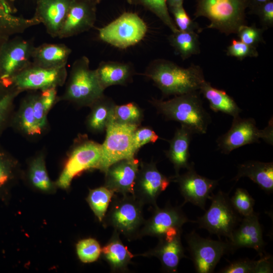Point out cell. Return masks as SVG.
I'll return each instance as SVG.
<instances>
[{
    "instance_id": "1",
    "label": "cell",
    "mask_w": 273,
    "mask_h": 273,
    "mask_svg": "<svg viewBox=\"0 0 273 273\" xmlns=\"http://www.w3.org/2000/svg\"><path fill=\"white\" fill-rule=\"evenodd\" d=\"M144 75L151 79L164 96H178L199 90L205 81L201 67L192 64L183 68L165 59H156Z\"/></svg>"
},
{
    "instance_id": "2",
    "label": "cell",
    "mask_w": 273,
    "mask_h": 273,
    "mask_svg": "<svg viewBox=\"0 0 273 273\" xmlns=\"http://www.w3.org/2000/svg\"><path fill=\"white\" fill-rule=\"evenodd\" d=\"M199 90L175 96L168 100L153 99L151 103L166 120L179 122L193 133L205 134L211 122L203 106Z\"/></svg>"
},
{
    "instance_id": "3",
    "label": "cell",
    "mask_w": 273,
    "mask_h": 273,
    "mask_svg": "<svg viewBox=\"0 0 273 273\" xmlns=\"http://www.w3.org/2000/svg\"><path fill=\"white\" fill-rule=\"evenodd\" d=\"M249 0H197L195 18H207L210 22L206 28L215 29L226 35L236 34L246 24L245 11Z\"/></svg>"
},
{
    "instance_id": "4",
    "label": "cell",
    "mask_w": 273,
    "mask_h": 273,
    "mask_svg": "<svg viewBox=\"0 0 273 273\" xmlns=\"http://www.w3.org/2000/svg\"><path fill=\"white\" fill-rule=\"evenodd\" d=\"M102 86L95 70L89 67V61L82 56L73 63L62 99L80 107H90L103 97Z\"/></svg>"
},
{
    "instance_id": "5",
    "label": "cell",
    "mask_w": 273,
    "mask_h": 273,
    "mask_svg": "<svg viewBox=\"0 0 273 273\" xmlns=\"http://www.w3.org/2000/svg\"><path fill=\"white\" fill-rule=\"evenodd\" d=\"M102 222L104 226L112 227L128 240L139 238L145 222L143 207L144 205L132 194L116 196L114 194Z\"/></svg>"
},
{
    "instance_id": "6",
    "label": "cell",
    "mask_w": 273,
    "mask_h": 273,
    "mask_svg": "<svg viewBox=\"0 0 273 273\" xmlns=\"http://www.w3.org/2000/svg\"><path fill=\"white\" fill-rule=\"evenodd\" d=\"M209 199V208L195 222L210 234L224 236L230 240L242 218L233 207L227 194L219 191L215 194L212 193Z\"/></svg>"
},
{
    "instance_id": "7",
    "label": "cell",
    "mask_w": 273,
    "mask_h": 273,
    "mask_svg": "<svg viewBox=\"0 0 273 273\" xmlns=\"http://www.w3.org/2000/svg\"><path fill=\"white\" fill-rule=\"evenodd\" d=\"M138 125L111 122L106 128L105 141L101 144V157L97 169L105 173L112 164L134 157L132 137Z\"/></svg>"
},
{
    "instance_id": "8",
    "label": "cell",
    "mask_w": 273,
    "mask_h": 273,
    "mask_svg": "<svg viewBox=\"0 0 273 273\" xmlns=\"http://www.w3.org/2000/svg\"><path fill=\"white\" fill-rule=\"evenodd\" d=\"M272 120L263 129H259L255 121L252 118H241L239 116L234 117L230 129L216 140L218 149L221 152L229 154L232 151L242 146L259 143L263 139L266 143L272 145Z\"/></svg>"
},
{
    "instance_id": "9",
    "label": "cell",
    "mask_w": 273,
    "mask_h": 273,
    "mask_svg": "<svg viewBox=\"0 0 273 273\" xmlns=\"http://www.w3.org/2000/svg\"><path fill=\"white\" fill-rule=\"evenodd\" d=\"M147 26L136 14L125 12L99 29V38L115 47L125 49L133 46L146 35Z\"/></svg>"
},
{
    "instance_id": "10",
    "label": "cell",
    "mask_w": 273,
    "mask_h": 273,
    "mask_svg": "<svg viewBox=\"0 0 273 273\" xmlns=\"http://www.w3.org/2000/svg\"><path fill=\"white\" fill-rule=\"evenodd\" d=\"M101 157V144L83 137L73 146L56 185L68 188L73 179L82 172L98 169Z\"/></svg>"
},
{
    "instance_id": "11",
    "label": "cell",
    "mask_w": 273,
    "mask_h": 273,
    "mask_svg": "<svg viewBox=\"0 0 273 273\" xmlns=\"http://www.w3.org/2000/svg\"><path fill=\"white\" fill-rule=\"evenodd\" d=\"M186 240L195 268L199 273L212 272L224 254L235 251L228 240L202 238L195 231L187 234Z\"/></svg>"
},
{
    "instance_id": "12",
    "label": "cell",
    "mask_w": 273,
    "mask_h": 273,
    "mask_svg": "<svg viewBox=\"0 0 273 273\" xmlns=\"http://www.w3.org/2000/svg\"><path fill=\"white\" fill-rule=\"evenodd\" d=\"M29 40L16 36L7 39L0 51V78L5 87L12 78L31 62L34 48Z\"/></svg>"
},
{
    "instance_id": "13",
    "label": "cell",
    "mask_w": 273,
    "mask_h": 273,
    "mask_svg": "<svg viewBox=\"0 0 273 273\" xmlns=\"http://www.w3.org/2000/svg\"><path fill=\"white\" fill-rule=\"evenodd\" d=\"M66 66L45 68L35 65L31 62L12 78L10 86L20 92L26 90L42 91L57 88L63 85L67 80Z\"/></svg>"
},
{
    "instance_id": "14",
    "label": "cell",
    "mask_w": 273,
    "mask_h": 273,
    "mask_svg": "<svg viewBox=\"0 0 273 273\" xmlns=\"http://www.w3.org/2000/svg\"><path fill=\"white\" fill-rule=\"evenodd\" d=\"M192 221L180 207H173L169 204L160 208L157 205L154 207L150 217L145 220L139 238L149 236L159 239L173 236L182 233V226L185 223Z\"/></svg>"
},
{
    "instance_id": "15",
    "label": "cell",
    "mask_w": 273,
    "mask_h": 273,
    "mask_svg": "<svg viewBox=\"0 0 273 273\" xmlns=\"http://www.w3.org/2000/svg\"><path fill=\"white\" fill-rule=\"evenodd\" d=\"M171 181L158 169L156 163L141 162L135 178L132 195L144 205H157L156 201Z\"/></svg>"
},
{
    "instance_id": "16",
    "label": "cell",
    "mask_w": 273,
    "mask_h": 273,
    "mask_svg": "<svg viewBox=\"0 0 273 273\" xmlns=\"http://www.w3.org/2000/svg\"><path fill=\"white\" fill-rule=\"evenodd\" d=\"M171 179V181L177 183L185 200L184 204L190 202L203 210L207 200L210 199L218 184V180L210 179L198 174L193 162H191L186 173L175 175Z\"/></svg>"
},
{
    "instance_id": "17",
    "label": "cell",
    "mask_w": 273,
    "mask_h": 273,
    "mask_svg": "<svg viewBox=\"0 0 273 273\" xmlns=\"http://www.w3.org/2000/svg\"><path fill=\"white\" fill-rule=\"evenodd\" d=\"M97 3L93 0H73L58 37L69 38L90 29L96 20Z\"/></svg>"
},
{
    "instance_id": "18",
    "label": "cell",
    "mask_w": 273,
    "mask_h": 273,
    "mask_svg": "<svg viewBox=\"0 0 273 273\" xmlns=\"http://www.w3.org/2000/svg\"><path fill=\"white\" fill-rule=\"evenodd\" d=\"M140 163L138 159L132 157L112 164L104 173V186L114 193L132 195Z\"/></svg>"
},
{
    "instance_id": "19",
    "label": "cell",
    "mask_w": 273,
    "mask_h": 273,
    "mask_svg": "<svg viewBox=\"0 0 273 273\" xmlns=\"http://www.w3.org/2000/svg\"><path fill=\"white\" fill-rule=\"evenodd\" d=\"M73 0H36L33 17L52 37H58Z\"/></svg>"
},
{
    "instance_id": "20",
    "label": "cell",
    "mask_w": 273,
    "mask_h": 273,
    "mask_svg": "<svg viewBox=\"0 0 273 273\" xmlns=\"http://www.w3.org/2000/svg\"><path fill=\"white\" fill-rule=\"evenodd\" d=\"M240 222L229 240L234 250L242 247L250 248L257 251L260 257L264 255L265 243L258 214L254 212L251 215L243 216Z\"/></svg>"
},
{
    "instance_id": "21",
    "label": "cell",
    "mask_w": 273,
    "mask_h": 273,
    "mask_svg": "<svg viewBox=\"0 0 273 273\" xmlns=\"http://www.w3.org/2000/svg\"><path fill=\"white\" fill-rule=\"evenodd\" d=\"M181 234L172 238L159 239L158 243L154 248L140 255L155 256L160 260L163 270L168 272H176L180 260L183 258H188L184 253Z\"/></svg>"
},
{
    "instance_id": "22",
    "label": "cell",
    "mask_w": 273,
    "mask_h": 273,
    "mask_svg": "<svg viewBox=\"0 0 273 273\" xmlns=\"http://www.w3.org/2000/svg\"><path fill=\"white\" fill-rule=\"evenodd\" d=\"M38 24L33 17L18 16L10 0H0V38H9Z\"/></svg>"
},
{
    "instance_id": "23",
    "label": "cell",
    "mask_w": 273,
    "mask_h": 273,
    "mask_svg": "<svg viewBox=\"0 0 273 273\" xmlns=\"http://www.w3.org/2000/svg\"><path fill=\"white\" fill-rule=\"evenodd\" d=\"M193 132L181 125L177 128L173 137L169 141V149L165 152L166 157L173 165L175 175L179 174L181 168L188 169L191 165L189 162L190 156L189 146Z\"/></svg>"
},
{
    "instance_id": "24",
    "label": "cell",
    "mask_w": 273,
    "mask_h": 273,
    "mask_svg": "<svg viewBox=\"0 0 273 273\" xmlns=\"http://www.w3.org/2000/svg\"><path fill=\"white\" fill-rule=\"evenodd\" d=\"M71 52L68 46L63 43H43L34 47L31 63L45 68L66 66Z\"/></svg>"
},
{
    "instance_id": "25",
    "label": "cell",
    "mask_w": 273,
    "mask_h": 273,
    "mask_svg": "<svg viewBox=\"0 0 273 273\" xmlns=\"http://www.w3.org/2000/svg\"><path fill=\"white\" fill-rule=\"evenodd\" d=\"M247 177L267 193L273 191V163L249 161L239 164L238 172L233 179L237 181Z\"/></svg>"
},
{
    "instance_id": "26",
    "label": "cell",
    "mask_w": 273,
    "mask_h": 273,
    "mask_svg": "<svg viewBox=\"0 0 273 273\" xmlns=\"http://www.w3.org/2000/svg\"><path fill=\"white\" fill-rule=\"evenodd\" d=\"M96 71L104 89L112 85L128 84L132 80L134 72L129 64L114 61L101 62Z\"/></svg>"
},
{
    "instance_id": "27",
    "label": "cell",
    "mask_w": 273,
    "mask_h": 273,
    "mask_svg": "<svg viewBox=\"0 0 273 273\" xmlns=\"http://www.w3.org/2000/svg\"><path fill=\"white\" fill-rule=\"evenodd\" d=\"M101 255L114 271L127 270L134 256L122 242L119 233L115 230L108 242L102 248Z\"/></svg>"
},
{
    "instance_id": "28",
    "label": "cell",
    "mask_w": 273,
    "mask_h": 273,
    "mask_svg": "<svg viewBox=\"0 0 273 273\" xmlns=\"http://www.w3.org/2000/svg\"><path fill=\"white\" fill-rule=\"evenodd\" d=\"M199 92L208 100L210 108L214 112H221L234 117L239 116L242 110L234 99L224 90L213 87L206 80Z\"/></svg>"
},
{
    "instance_id": "29",
    "label": "cell",
    "mask_w": 273,
    "mask_h": 273,
    "mask_svg": "<svg viewBox=\"0 0 273 273\" xmlns=\"http://www.w3.org/2000/svg\"><path fill=\"white\" fill-rule=\"evenodd\" d=\"M116 104L110 98L104 95L90 107L86 124L92 132L101 133L106 129L112 122L114 107Z\"/></svg>"
},
{
    "instance_id": "30",
    "label": "cell",
    "mask_w": 273,
    "mask_h": 273,
    "mask_svg": "<svg viewBox=\"0 0 273 273\" xmlns=\"http://www.w3.org/2000/svg\"><path fill=\"white\" fill-rule=\"evenodd\" d=\"M168 40L176 54L183 60L200 53L199 37L196 32L178 30L172 32Z\"/></svg>"
},
{
    "instance_id": "31",
    "label": "cell",
    "mask_w": 273,
    "mask_h": 273,
    "mask_svg": "<svg viewBox=\"0 0 273 273\" xmlns=\"http://www.w3.org/2000/svg\"><path fill=\"white\" fill-rule=\"evenodd\" d=\"M271 257L263 255L258 260L240 259L231 262L220 270L221 273H268L272 271Z\"/></svg>"
},
{
    "instance_id": "32",
    "label": "cell",
    "mask_w": 273,
    "mask_h": 273,
    "mask_svg": "<svg viewBox=\"0 0 273 273\" xmlns=\"http://www.w3.org/2000/svg\"><path fill=\"white\" fill-rule=\"evenodd\" d=\"M33 96L22 102L18 113V125L22 131L28 135L39 134L42 130L36 120L33 108Z\"/></svg>"
},
{
    "instance_id": "33",
    "label": "cell",
    "mask_w": 273,
    "mask_h": 273,
    "mask_svg": "<svg viewBox=\"0 0 273 273\" xmlns=\"http://www.w3.org/2000/svg\"><path fill=\"white\" fill-rule=\"evenodd\" d=\"M114 194L105 186L89 190L86 201L100 222H102Z\"/></svg>"
},
{
    "instance_id": "34",
    "label": "cell",
    "mask_w": 273,
    "mask_h": 273,
    "mask_svg": "<svg viewBox=\"0 0 273 273\" xmlns=\"http://www.w3.org/2000/svg\"><path fill=\"white\" fill-rule=\"evenodd\" d=\"M143 118V110L137 104L130 102L115 105L112 122L140 126Z\"/></svg>"
},
{
    "instance_id": "35",
    "label": "cell",
    "mask_w": 273,
    "mask_h": 273,
    "mask_svg": "<svg viewBox=\"0 0 273 273\" xmlns=\"http://www.w3.org/2000/svg\"><path fill=\"white\" fill-rule=\"evenodd\" d=\"M29 177L32 185L40 190L50 191L53 188V183L47 171L42 155L37 156L31 162Z\"/></svg>"
},
{
    "instance_id": "36",
    "label": "cell",
    "mask_w": 273,
    "mask_h": 273,
    "mask_svg": "<svg viewBox=\"0 0 273 273\" xmlns=\"http://www.w3.org/2000/svg\"><path fill=\"white\" fill-rule=\"evenodd\" d=\"M132 4L143 6L155 14L172 32L178 30L169 12L166 0H128Z\"/></svg>"
},
{
    "instance_id": "37",
    "label": "cell",
    "mask_w": 273,
    "mask_h": 273,
    "mask_svg": "<svg viewBox=\"0 0 273 273\" xmlns=\"http://www.w3.org/2000/svg\"><path fill=\"white\" fill-rule=\"evenodd\" d=\"M99 243L93 238L79 241L76 244L77 255L83 263H91L97 261L101 254Z\"/></svg>"
},
{
    "instance_id": "38",
    "label": "cell",
    "mask_w": 273,
    "mask_h": 273,
    "mask_svg": "<svg viewBox=\"0 0 273 273\" xmlns=\"http://www.w3.org/2000/svg\"><path fill=\"white\" fill-rule=\"evenodd\" d=\"M230 201L236 211L243 217L254 212L255 200L245 189H237Z\"/></svg>"
},
{
    "instance_id": "39",
    "label": "cell",
    "mask_w": 273,
    "mask_h": 273,
    "mask_svg": "<svg viewBox=\"0 0 273 273\" xmlns=\"http://www.w3.org/2000/svg\"><path fill=\"white\" fill-rule=\"evenodd\" d=\"M173 16V21L178 30L183 31L201 32L199 24L191 19L183 6L169 9Z\"/></svg>"
},
{
    "instance_id": "40",
    "label": "cell",
    "mask_w": 273,
    "mask_h": 273,
    "mask_svg": "<svg viewBox=\"0 0 273 273\" xmlns=\"http://www.w3.org/2000/svg\"><path fill=\"white\" fill-rule=\"evenodd\" d=\"M264 30L263 28H257L255 25L247 26L245 24L238 28L236 34L240 41L256 47L259 43L265 42L263 37Z\"/></svg>"
},
{
    "instance_id": "41",
    "label": "cell",
    "mask_w": 273,
    "mask_h": 273,
    "mask_svg": "<svg viewBox=\"0 0 273 273\" xmlns=\"http://www.w3.org/2000/svg\"><path fill=\"white\" fill-rule=\"evenodd\" d=\"M159 138L152 128L139 126L134 131L132 137L133 150L135 154L144 145L155 143Z\"/></svg>"
},
{
    "instance_id": "42",
    "label": "cell",
    "mask_w": 273,
    "mask_h": 273,
    "mask_svg": "<svg viewBox=\"0 0 273 273\" xmlns=\"http://www.w3.org/2000/svg\"><path fill=\"white\" fill-rule=\"evenodd\" d=\"M226 55L242 60L247 57H257L259 54L256 47L234 39L226 49Z\"/></svg>"
},
{
    "instance_id": "43",
    "label": "cell",
    "mask_w": 273,
    "mask_h": 273,
    "mask_svg": "<svg viewBox=\"0 0 273 273\" xmlns=\"http://www.w3.org/2000/svg\"><path fill=\"white\" fill-rule=\"evenodd\" d=\"M19 93V90L10 86L0 95V127L6 119L15 98Z\"/></svg>"
},
{
    "instance_id": "44",
    "label": "cell",
    "mask_w": 273,
    "mask_h": 273,
    "mask_svg": "<svg viewBox=\"0 0 273 273\" xmlns=\"http://www.w3.org/2000/svg\"><path fill=\"white\" fill-rule=\"evenodd\" d=\"M251 13L257 15L262 28L266 30L273 26V1L270 0L256 8Z\"/></svg>"
},
{
    "instance_id": "45",
    "label": "cell",
    "mask_w": 273,
    "mask_h": 273,
    "mask_svg": "<svg viewBox=\"0 0 273 273\" xmlns=\"http://www.w3.org/2000/svg\"><path fill=\"white\" fill-rule=\"evenodd\" d=\"M12 161L3 154H0V192L8 185L13 177Z\"/></svg>"
},
{
    "instance_id": "46",
    "label": "cell",
    "mask_w": 273,
    "mask_h": 273,
    "mask_svg": "<svg viewBox=\"0 0 273 273\" xmlns=\"http://www.w3.org/2000/svg\"><path fill=\"white\" fill-rule=\"evenodd\" d=\"M33 108L37 122L42 131L47 125L48 113L43 106L39 94L33 96Z\"/></svg>"
},
{
    "instance_id": "47",
    "label": "cell",
    "mask_w": 273,
    "mask_h": 273,
    "mask_svg": "<svg viewBox=\"0 0 273 273\" xmlns=\"http://www.w3.org/2000/svg\"><path fill=\"white\" fill-rule=\"evenodd\" d=\"M270 0H249V5L250 12L252 13L256 8L260 5L269 1Z\"/></svg>"
},
{
    "instance_id": "48",
    "label": "cell",
    "mask_w": 273,
    "mask_h": 273,
    "mask_svg": "<svg viewBox=\"0 0 273 273\" xmlns=\"http://www.w3.org/2000/svg\"><path fill=\"white\" fill-rule=\"evenodd\" d=\"M168 8L171 9L183 6L184 0H166Z\"/></svg>"
},
{
    "instance_id": "49",
    "label": "cell",
    "mask_w": 273,
    "mask_h": 273,
    "mask_svg": "<svg viewBox=\"0 0 273 273\" xmlns=\"http://www.w3.org/2000/svg\"><path fill=\"white\" fill-rule=\"evenodd\" d=\"M8 38H0V51L4 41ZM7 87H5L0 78V95L5 91Z\"/></svg>"
},
{
    "instance_id": "50",
    "label": "cell",
    "mask_w": 273,
    "mask_h": 273,
    "mask_svg": "<svg viewBox=\"0 0 273 273\" xmlns=\"http://www.w3.org/2000/svg\"><path fill=\"white\" fill-rule=\"evenodd\" d=\"M93 1H96V2H97L98 3V2H99V1H100V0H93Z\"/></svg>"
}]
</instances>
